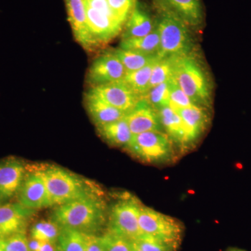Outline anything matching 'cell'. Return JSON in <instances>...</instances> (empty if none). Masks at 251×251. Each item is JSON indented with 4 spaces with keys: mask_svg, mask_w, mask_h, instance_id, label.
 Here are the masks:
<instances>
[{
    "mask_svg": "<svg viewBox=\"0 0 251 251\" xmlns=\"http://www.w3.org/2000/svg\"><path fill=\"white\" fill-rule=\"evenodd\" d=\"M52 219L62 228L95 234L105 223V205L97 196L89 195L56 206Z\"/></svg>",
    "mask_w": 251,
    "mask_h": 251,
    "instance_id": "obj_1",
    "label": "cell"
},
{
    "mask_svg": "<svg viewBox=\"0 0 251 251\" xmlns=\"http://www.w3.org/2000/svg\"><path fill=\"white\" fill-rule=\"evenodd\" d=\"M173 78L195 105L204 108L210 105V84L194 56L174 57Z\"/></svg>",
    "mask_w": 251,
    "mask_h": 251,
    "instance_id": "obj_2",
    "label": "cell"
},
{
    "mask_svg": "<svg viewBox=\"0 0 251 251\" xmlns=\"http://www.w3.org/2000/svg\"><path fill=\"white\" fill-rule=\"evenodd\" d=\"M175 148L166 133L153 130L133 135L125 150L143 163L161 165L175 161L178 156Z\"/></svg>",
    "mask_w": 251,
    "mask_h": 251,
    "instance_id": "obj_3",
    "label": "cell"
},
{
    "mask_svg": "<svg viewBox=\"0 0 251 251\" xmlns=\"http://www.w3.org/2000/svg\"><path fill=\"white\" fill-rule=\"evenodd\" d=\"M156 22L160 36V57L193 55L196 46L188 25L179 18L163 11Z\"/></svg>",
    "mask_w": 251,
    "mask_h": 251,
    "instance_id": "obj_4",
    "label": "cell"
},
{
    "mask_svg": "<svg viewBox=\"0 0 251 251\" xmlns=\"http://www.w3.org/2000/svg\"><path fill=\"white\" fill-rule=\"evenodd\" d=\"M37 171L45 182L50 206L61 205L92 194L84 180L63 168L49 167Z\"/></svg>",
    "mask_w": 251,
    "mask_h": 251,
    "instance_id": "obj_5",
    "label": "cell"
},
{
    "mask_svg": "<svg viewBox=\"0 0 251 251\" xmlns=\"http://www.w3.org/2000/svg\"><path fill=\"white\" fill-rule=\"evenodd\" d=\"M139 226L143 235L152 237L179 249L184 236V227L177 219L142 205Z\"/></svg>",
    "mask_w": 251,
    "mask_h": 251,
    "instance_id": "obj_6",
    "label": "cell"
},
{
    "mask_svg": "<svg viewBox=\"0 0 251 251\" xmlns=\"http://www.w3.org/2000/svg\"><path fill=\"white\" fill-rule=\"evenodd\" d=\"M143 204L134 196L122 194L112 206L109 229L134 242L143 236L139 226L140 209Z\"/></svg>",
    "mask_w": 251,
    "mask_h": 251,
    "instance_id": "obj_7",
    "label": "cell"
},
{
    "mask_svg": "<svg viewBox=\"0 0 251 251\" xmlns=\"http://www.w3.org/2000/svg\"><path fill=\"white\" fill-rule=\"evenodd\" d=\"M126 72L114 52H107L99 56L89 69L87 80L92 87L120 82L125 79Z\"/></svg>",
    "mask_w": 251,
    "mask_h": 251,
    "instance_id": "obj_8",
    "label": "cell"
},
{
    "mask_svg": "<svg viewBox=\"0 0 251 251\" xmlns=\"http://www.w3.org/2000/svg\"><path fill=\"white\" fill-rule=\"evenodd\" d=\"M86 9L89 29L97 47L110 42L121 32L124 24L119 20L97 11L87 4Z\"/></svg>",
    "mask_w": 251,
    "mask_h": 251,
    "instance_id": "obj_9",
    "label": "cell"
},
{
    "mask_svg": "<svg viewBox=\"0 0 251 251\" xmlns=\"http://www.w3.org/2000/svg\"><path fill=\"white\" fill-rule=\"evenodd\" d=\"M90 92L119 110L129 112L140 100L123 81L92 87Z\"/></svg>",
    "mask_w": 251,
    "mask_h": 251,
    "instance_id": "obj_10",
    "label": "cell"
},
{
    "mask_svg": "<svg viewBox=\"0 0 251 251\" xmlns=\"http://www.w3.org/2000/svg\"><path fill=\"white\" fill-rule=\"evenodd\" d=\"M68 19L77 42L85 50L95 49L87 22L85 0H65Z\"/></svg>",
    "mask_w": 251,
    "mask_h": 251,
    "instance_id": "obj_11",
    "label": "cell"
},
{
    "mask_svg": "<svg viewBox=\"0 0 251 251\" xmlns=\"http://www.w3.org/2000/svg\"><path fill=\"white\" fill-rule=\"evenodd\" d=\"M32 212L20 203L0 206V240L25 232Z\"/></svg>",
    "mask_w": 251,
    "mask_h": 251,
    "instance_id": "obj_12",
    "label": "cell"
},
{
    "mask_svg": "<svg viewBox=\"0 0 251 251\" xmlns=\"http://www.w3.org/2000/svg\"><path fill=\"white\" fill-rule=\"evenodd\" d=\"M125 118L133 135L153 130L162 131L158 110L143 99H140L135 108L127 113Z\"/></svg>",
    "mask_w": 251,
    "mask_h": 251,
    "instance_id": "obj_13",
    "label": "cell"
},
{
    "mask_svg": "<svg viewBox=\"0 0 251 251\" xmlns=\"http://www.w3.org/2000/svg\"><path fill=\"white\" fill-rule=\"evenodd\" d=\"M161 11L169 13L189 27L201 25L203 11L201 0H156Z\"/></svg>",
    "mask_w": 251,
    "mask_h": 251,
    "instance_id": "obj_14",
    "label": "cell"
},
{
    "mask_svg": "<svg viewBox=\"0 0 251 251\" xmlns=\"http://www.w3.org/2000/svg\"><path fill=\"white\" fill-rule=\"evenodd\" d=\"M20 189V204L25 207L34 210L50 206L47 188L39 172L27 176Z\"/></svg>",
    "mask_w": 251,
    "mask_h": 251,
    "instance_id": "obj_15",
    "label": "cell"
},
{
    "mask_svg": "<svg viewBox=\"0 0 251 251\" xmlns=\"http://www.w3.org/2000/svg\"><path fill=\"white\" fill-rule=\"evenodd\" d=\"M171 108L177 112L184 122L188 151L196 145V142L205 131L209 123V117L206 114V109L197 105L189 108Z\"/></svg>",
    "mask_w": 251,
    "mask_h": 251,
    "instance_id": "obj_16",
    "label": "cell"
},
{
    "mask_svg": "<svg viewBox=\"0 0 251 251\" xmlns=\"http://www.w3.org/2000/svg\"><path fill=\"white\" fill-rule=\"evenodd\" d=\"M85 104L89 115L97 127L121 120L127 115V112L105 103L90 91L85 94Z\"/></svg>",
    "mask_w": 251,
    "mask_h": 251,
    "instance_id": "obj_17",
    "label": "cell"
},
{
    "mask_svg": "<svg viewBox=\"0 0 251 251\" xmlns=\"http://www.w3.org/2000/svg\"><path fill=\"white\" fill-rule=\"evenodd\" d=\"M25 169L22 163L15 159L0 163V198H9L20 190Z\"/></svg>",
    "mask_w": 251,
    "mask_h": 251,
    "instance_id": "obj_18",
    "label": "cell"
},
{
    "mask_svg": "<svg viewBox=\"0 0 251 251\" xmlns=\"http://www.w3.org/2000/svg\"><path fill=\"white\" fill-rule=\"evenodd\" d=\"M158 111L162 129L165 130V133L181 152L188 151L186 128L177 112L170 106L160 109Z\"/></svg>",
    "mask_w": 251,
    "mask_h": 251,
    "instance_id": "obj_19",
    "label": "cell"
},
{
    "mask_svg": "<svg viewBox=\"0 0 251 251\" xmlns=\"http://www.w3.org/2000/svg\"><path fill=\"white\" fill-rule=\"evenodd\" d=\"M156 21L140 6L137 1L131 14L127 19L122 39H136L148 35L156 27Z\"/></svg>",
    "mask_w": 251,
    "mask_h": 251,
    "instance_id": "obj_20",
    "label": "cell"
},
{
    "mask_svg": "<svg viewBox=\"0 0 251 251\" xmlns=\"http://www.w3.org/2000/svg\"><path fill=\"white\" fill-rule=\"evenodd\" d=\"M97 128L99 134L107 143L118 148L126 149L133 137L125 117Z\"/></svg>",
    "mask_w": 251,
    "mask_h": 251,
    "instance_id": "obj_21",
    "label": "cell"
},
{
    "mask_svg": "<svg viewBox=\"0 0 251 251\" xmlns=\"http://www.w3.org/2000/svg\"><path fill=\"white\" fill-rule=\"evenodd\" d=\"M120 49L136 51L141 53L159 55L160 36L157 22L156 27L148 35L136 39H122Z\"/></svg>",
    "mask_w": 251,
    "mask_h": 251,
    "instance_id": "obj_22",
    "label": "cell"
},
{
    "mask_svg": "<svg viewBox=\"0 0 251 251\" xmlns=\"http://www.w3.org/2000/svg\"><path fill=\"white\" fill-rule=\"evenodd\" d=\"M158 59L139 70L128 73L126 75L125 79L122 80L137 97H139L140 99L148 93L150 90L151 73H152L153 66Z\"/></svg>",
    "mask_w": 251,
    "mask_h": 251,
    "instance_id": "obj_23",
    "label": "cell"
},
{
    "mask_svg": "<svg viewBox=\"0 0 251 251\" xmlns=\"http://www.w3.org/2000/svg\"><path fill=\"white\" fill-rule=\"evenodd\" d=\"M115 52L125 67L126 74L139 70L160 57L159 55L144 54L120 48Z\"/></svg>",
    "mask_w": 251,
    "mask_h": 251,
    "instance_id": "obj_24",
    "label": "cell"
},
{
    "mask_svg": "<svg viewBox=\"0 0 251 251\" xmlns=\"http://www.w3.org/2000/svg\"><path fill=\"white\" fill-rule=\"evenodd\" d=\"M171 80L155 86L148 91V93L140 99L148 102L157 110L170 106L171 103Z\"/></svg>",
    "mask_w": 251,
    "mask_h": 251,
    "instance_id": "obj_25",
    "label": "cell"
},
{
    "mask_svg": "<svg viewBox=\"0 0 251 251\" xmlns=\"http://www.w3.org/2000/svg\"><path fill=\"white\" fill-rule=\"evenodd\" d=\"M62 227L53 220H43L34 225L31 229V237L41 242H57Z\"/></svg>",
    "mask_w": 251,
    "mask_h": 251,
    "instance_id": "obj_26",
    "label": "cell"
},
{
    "mask_svg": "<svg viewBox=\"0 0 251 251\" xmlns=\"http://www.w3.org/2000/svg\"><path fill=\"white\" fill-rule=\"evenodd\" d=\"M57 243L60 251H85V234L62 228Z\"/></svg>",
    "mask_w": 251,
    "mask_h": 251,
    "instance_id": "obj_27",
    "label": "cell"
},
{
    "mask_svg": "<svg viewBox=\"0 0 251 251\" xmlns=\"http://www.w3.org/2000/svg\"><path fill=\"white\" fill-rule=\"evenodd\" d=\"M173 73L174 57H160L153 66L150 82V90L155 86L171 80L173 77Z\"/></svg>",
    "mask_w": 251,
    "mask_h": 251,
    "instance_id": "obj_28",
    "label": "cell"
},
{
    "mask_svg": "<svg viewBox=\"0 0 251 251\" xmlns=\"http://www.w3.org/2000/svg\"><path fill=\"white\" fill-rule=\"evenodd\" d=\"M104 251H132L133 242L108 229L101 237Z\"/></svg>",
    "mask_w": 251,
    "mask_h": 251,
    "instance_id": "obj_29",
    "label": "cell"
},
{
    "mask_svg": "<svg viewBox=\"0 0 251 251\" xmlns=\"http://www.w3.org/2000/svg\"><path fill=\"white\" fill-rule=\"evenodd\" d=\"M133 243L135 247L143 251H176L178 249L174 246L145 235L142 236Z\"/></svg>",
    "mask_w": 251,
    "mask_h": 251,
    "instance_id": "obj_30",
    "label": "cell"
},
{
    "mask_svg": "<svg viewBox=\"0 0 251 251\" xmlns=\"http://www.w3.org/2000/svg\"><path fill=\"white\" fill-rule=\"evenodd\" d=\"M0 246L4 251H30L25 232L14 234L0 240Z\"/></svg>",
    "mask_w": 251,
    "mask_h": 251,
    "instance_id": "obj_31",
    "label": "cell"
},
{
    "mask_svg": "<svg viewBox=\"0 0 251 251\" xmlns=\"http://www.w3.org/2000/svg\"><path fill=\"white\" fill-rule=\"evenodd\" d=\"M189 97L180 88L174 79H171V108H184L194 106Z\"/></svg>",
    "mask_w": 251,
    "mask_h": 251,
    "instance_id": "obj_32",
    "label": "cell"
},
{
    "mask_svg": "<svg viewBox=\"0 0 251 251\" xmlns=\"http://www.w3.org/2000/svg\"><path fill=\"white\" fill-rule=\"evenodd\" d=\"M109 5L117 18L125 23L131 14L137 0H108Z\"/></svg>",
    "mask_w": 251,
    "mask_h": 251,
    "instance_id": "obj_33",
    "label": "cell"
},
{
    "mask_svg": "<svg viewBox=\"0 0 251 251\" xmlns=\"http://www.w3.org/2000/svg\"><path fill=\"white\" fill-rule=\"evenodd\" d=\"M85 1L86 4L91 6V7L93 8V9L100 11V12L104 13V14L110 16V17L116 18V19L119 20L120 22H122V21L117 18L115 13L113 12L111 8H110L108 0H85Z\"/></svg>",
    "mask_w": 251,
    "mask_h": 251,
    "instance_id": "obj_34",
    "label": "cell"
},
{
    "mask_svg": "<svg viewBox=\"0 0 251 251\" xmlns=\"http://www.w3.org/2000/svg\"><path fill=\"white\" fill-rule=\"evenodd\" d=\"M85 251H104L101 237L85 234Z\"/></svg>",
    "mask_w": 251,
    "mask_h": 251,
    "instance_id": "obj_35",
    "label": "cell"
},
{
    "mask_svg": "<svg viewBox=\"0 0 251 251\" xmlns=\"http://www.w3.org/2000/svg\"><path fill=\"white\" fill-rule=\"evenodd\" d=\"M39 251H59L57 242H42Z\"/></svg>",
    "mask_w": 251,
    "mask_h": 251,
    "instance_id": "obj_36",
    "label": "cell"
},
{
    "mask_svg": "<svg viewBox=\"0 0 251 251\" xmlns=\"http://www.w3.org/2000/svg\"><path fill=\"white\" fill-rule=\"evenodd\" d=\"M41 243L42 242L41 241L31 237V239L28 240L29 250L30 251H39L41 248Z\"/></svg>",
    "mask_w": 251,
    "mask_h": 251,
    "instance_id": "obj_37",
    "label": "cell"
},
{
    "mask_svg": "<svg viewBox=\"0 0 251 251\" xmlns=\"http://www.w3.org/2000/svg\"><path fill=\"white\" fill-rule=\"evenodd\" d=\"M132 251H143L138 249V247H135V244L133 243V248H132Z\"/></svg>",
    "mask_w": 251,
    "mask_h": 251,
    "instance_id": "obj_38",
    "label": "cell"
},
{
    "mask_svg": "<svg viewBox=\"0 0 251 251\" xmlns=\"http://www.w3.org/2000/svg\"><path fill=\"white\" fill-rule=\"evenodd\" d=\"M246 251L244 250H242V249H229L228 251Z\"/></svg>",
    "mask_w": 251,
    "mask_h": 251,
    "instance_id": "obj_39",
    "label": "cell"
},
{
    "mask_svg": "<svg viewBox=\"0 0 251 251\" xmlns=\"http://www.w3.org/2000/svg\"><path fill=\"white\" fill-rule=\"evenodd\" d=\"M0 251H3V249H1V246H0Z\"/></svg>",
    "mask_w": 251,
    "mask_h": 251,
    "instance_id": "obj_40",
    "label": "cell"
},
{
    "mask_svg": "<svg viewBox=\"0 0 251 251\" xmlns=\"http://www.w3.org/2000/svg\"></svg>",
    "mask_w": 251,
    "mask_h": 251,
    "instance_id": "obj_41",
    "label": "cell"
}]
</instances>
